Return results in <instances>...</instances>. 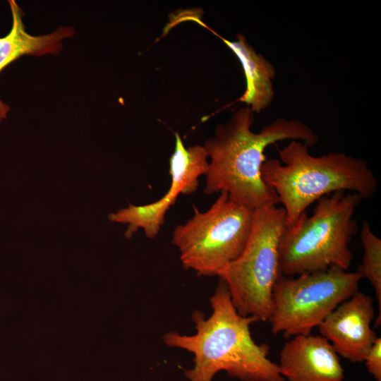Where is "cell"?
Instances as JSON below:
<instances>
[{
    "instance_id": "obj_1",
    "label": "cell",
    "mask_w": 381,
    "mask_h": 381,
    "mask_svg": "<svg viewBox=\"0 0 381 381\" xmlns=\"http://www.w3.org/2000/svg\"><path fill=\"white\" fill-rule=\"evenodd\" d=\"M253 121L250 107H242L226 123L217 125L214 136L205 141L203 147L210 160L204 192L212 195L226 191L231 200L255 210L279 202L262 177L267 147L287 139L312 146L318 137L298 120L279 118L258 133L251 131Z\"/></svg>"
},
{
    "instance_id": "obj_2",
    "label": "cell",
    "mask_w": 381,
    "mask_h": 381,
    "mask_svg": "<svg viewBox=\"0 0 381 381\" xmlns=\"http://www.w3.org/2000/svg\"><path fill=\"white\" fill-rule=\"evenodd\" d=\"M210 301L207 318L200 310L192 314L194 334L169 332L163 337L167 346L193 354L194 366L185 371L188 381H212L221 370L242 381H285L277 364L268 358V346L252 337L250 325L258 320L237 312L223 280L219 279Z\"/></svg>"
},
{
    "instance_id": "obj_3",
    "label": "cell",
    "mask_w": 381,
    "mask_h": 381,
    "mask_svg": "<svg viewBox=\"0 0 381 381\" xmlns=\"http://www.w3.org/2000/svg\"><path fill=\"white\" fill-rule=\"evenodd\" d=\"M279 155L284 165L278 159L265 160L261 174L284 206L287 226L329 193L352 190L368 199L377 190V179L363 159L339 152L315 157L307 145L297 140L279 150Z\"/></svg>"
},
{
    "instance_id": "obj_4",
    "label": "cell",
    "mask_w": 381,
    "mask_h": 381,
    "mask_svg": "<svg viewBox=\"0 0 381 381\" xmlns=\"http://www.w3.org/2000/svg\"><path fill=\"white\" fill-rule=\"evenodd\" d=\"M361 200L356 193H332L317 201L311 216L305 212L286 226L279 243L282 276L330 267L348 271L353 259L349 243L358 228L353 217Z\"/></svg>"
},
{
    "instance_id": "obj_5",
    "label": "cell",
    "mask_w": 381,
    "mask_h": 381,
    "mask_svg": "<svg viewBox=\"0 0 381 381\" xmlns=\"http://www.w3.org/2000/svg\"><path fill=\"white\" fill-rule=\"evenodd\" d=\"M286 226L283 207L272 205L255 209L242 253L218 274L241 315L254 317L258 321L269 320L273 290L282 277L279 243Z\"/></svg>"
},
{
    "instance_id": "obj_6",
    "label": "cell",
    "mask_w": 381,
    "mask_h": 381,
    "mask_svg": "<svg viewBox=\"0 0 381 381\" xmlns=\"http://www.w3.org/2000/svg\"><path fill=\"white\" fill-rule=\"evenodd\" d=\"M177 225L172 243L178 248L184 269L198 276L218 274L242 253L248 241L255 210L231 200L221 191L210 207Z\"/></svg>"
},
{
    "instance_id": "obj_7",
    "label": "cell",
    "mask_w": 381,
    "mask_h": 381,
    "mask_svg": "<svg viewBox=\"0 0 381 381\" xmlns=\"http://www.w3.org/2000/svg\"><path fill=\"white\" fill-rule=\"evenodd\" d=\"M359 274L337 267L294 277L282 276L272 294L268 322L272 334L308 335L342 302L358 291Z\"/></svg>"
},
{
    "instance_id": "obj_8",
    "label": "cell",
    "mask_w": 381,
    "mask_h": 381,
    "mask_svg": "<svg viewBox=\"0 0 381 381\" xmlns=\"http://www.w3.org/2000/svg\"><path fill=\"white\" fill-rule=\"evenodd\" d=\"M207 155L203 146L195 145L186 147L180 135L175 133V147L169 159L171 183L161 198L144 205L129 204L124 210L123 219L128 229L144 231L147 238H153L159 233L165 214L180 194L194 193L199 186V177L208 169Z\"/></svg>"
},
{
    "instance_id": "obj_9",
    "label": "cell",
    "mask_w": 381,
    "mask_h": 381,
    "mask_svg": "<svg viewBox=\"0 0 381 381\" xmlns=\"http://www.w3.org/2000/svg\"><path fill=\"white\" fill-rule=\"evenodd\" d=\"M374 318L373 298L358 291L323 320L319 332L339 356L362 363L378 337L371 327Z\"/></svg>"
},
{
    "instance_id": "obj_10",
    "label": "cell",
    "mask_w": 381,
    "mask_h": 381,
    "mask_svg": "<svg viewBox=\"0 0 381 381\" xmlns=\"http://www.w3.org/2000/svg\"><path fill=\"white\" fill-rule=\"evenodd\" d=\"M277 365L285 381H343L344 377L339 355L321 335L289 338Z\"/></svg>"
},
{
    "instance_id": "obj_11",
    "label": "cell",
    "mask_w": 381,
    "mask_h": 381,
    "mask_svg": "<svg viewBox=\"0 0 381 381\" xmlns=\"http://www.w3.org/2000/svg\"><path fill=\"white\" fill-rule=\"evenodd\" d=\"M12 26L9 32L0 37V72L13 61L23 55L44 56L59 54L62 49V41L75 34L72 26H61L55 31L43 35L29 34L23 22V11L14 0L8 1ZM8 105L0 99V121L6 118Z\"/></svg>"
},
{
    "instance_id": "obj_12",
    "label": "cell",
    "mask_w": 381,
    "mask_h": 381,
    "mask_svg": "<svg viewBox=\"0 0 381 381\" xmlns=\"http://www.w3.org/2000/svg\"><path fill=\"white\" fill-rule=\"evenodd\" d=\"M216 35L236 56L243 69L246 87L238 100L246 103L253 112L260 113L274 99L272 80L276 75L274 66L256 52L244 35L238 34L236 40L230 41Z\"/></svg>"
},
{
    "instance_id": "obj_13",
    "label": "cell",
    "mask_w": 381,
    "mask_h": 381,
    "mask_svg": "<svg viewBox=\"0 0 381 381\" xmlns=\"http://www.w3.org/2000/svg\"><path fill=\"white\" fill-rule=\"evenodd\" d=\"M360 238L364 252L356 272L374 288L379 310L375 320V327H377L381 324V239L373 232L367 220L363 222Z\"/></svg>"
},
{
    "instance_id": "obj_14",
    "label": "cell",
    "mask_w": 381,
    "mask_h": 381,
    "mask_svg": "<svg viewBox=\"0 0 381 381\" xmlns=\"http://www.w3.org/2000/svg\"><path fill=\"white\" fill-rule=\"evenodd\" d=\"M368 372L375 381H381V338L377 337L364 360Z\"/></svg>"
}]
</instances>
